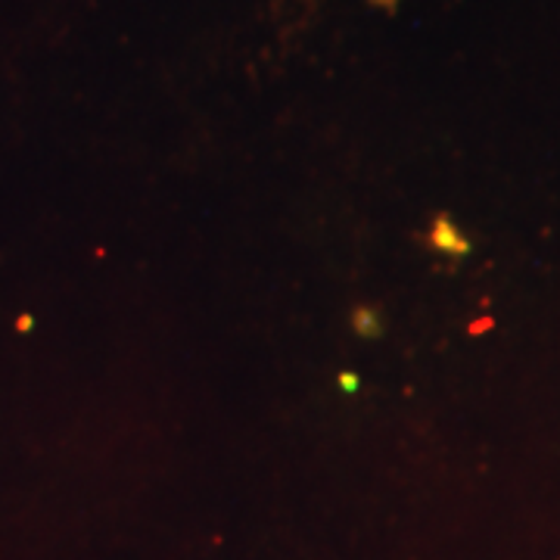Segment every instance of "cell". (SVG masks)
Masks as SVG:
<instances>
[{
    "mask_svg": "<svg viewBox=\"0 0 560 560\" xmlns=\"http://www.w3.org/2000/svg\"><path fill=\"white\" fill-rule=\"evenodd\" d=\"M430 243L442 249V253H452V256H464L470 249V243L464 241L458 234V228L448 219H436L430 228Z\"/></svg>",
    "mask_w": 560,
    "mask_h": 560,
    "instance_id": "1",
    "label": "cell"
},
{
    "mask_svg": "<svg viewBox=\"0 0 560 560\" xmlns=\"http://www.w3.org/2000/svg\"><path fill=\"white\" fill-rule=\"evenodd\" d=\"M352 327L359 330L361 337H381V315L371 312V308H355V312H352Z\"/></svg>",
    "mask_w": 560,
    "mask_h": 560,
    "instance_id": "2",
    "label": "cell"
},
{
    "mask_svg": "<svg viewBox=\"0 0 560 560\" xmlns=\"http://www.w3.org/2000/svg\"><path fill=\"white\" fill-rule=\"evenodd\" d=\"M340 386H342V389H349V393H352V389H359V377H355V374H342Z\"/></svg>",
    "mask_w": 560,
    "mask_h": 560,
    "instance_id": "3",
    "label": "cell"
}]
</instances>
